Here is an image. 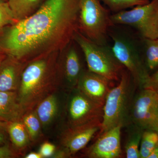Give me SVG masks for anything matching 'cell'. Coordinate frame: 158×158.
Instances as JSON below:
<instances>
[{
  "instance_id": "cell-1",
  "label": "cell",
  "mask_w": 158,
  "mask_h": 158,
  "mask_svg": "<svg viewBox=\"0 0 158 158\" xmlns=\"http://www.w3.org/2000/svg\"><path fill=\"white\" fill-rule=\"evenodd\" d=\"M79 0H46L0 31V54L28 64L63 52L78 31Z\"/></svg>"
},
{
  "instance_id": "cell-2",
  "label": "cell",
  "mask_w": 158,
  "mask_h": 158,
  "mask_svg": "<svg viewBox=\"0 0 158 158\" xmlns=\"http://www.w3.org/2000/svg\"><path fill=\"white\" fill-rule=\"evenodd\" d=\"M61 52L36 59L27 64L17 91L19 101L26 112L35 110L46 98L55 94L62 80Z\"/></svg>"
},
{
  "instance_id": "cell-3",
  "label": "cell",
  "mask_w": 158,
  "mask_h": 158,
  "mask_svg": "<svg viewBox=\"0 0 158 158\" xmlns=\"http://www.w3.org/2000/svg\"><path fill=\"white\" fill-rule=\"evenodd\" d=\"M119 81L106 98L98 135L118 126L127 127L131 123V109L138 88L127 70L123 71Z\"/></svg>"
},
{
  "instance_id": "cell-4",
  "label": "cell",
  "mask_w": 158,
  "mask_h": 158,
  "mask_svg": "<svg viewBox=\"0 0 158 158\" xmlns=\"http://www.w3.org/2000/svg\"><path fill=\"white\" fill-rule=\"evenodd\" d=\"M73 40L84 53L88 70L110 81H119L124 67L112 51L106 48L105 46L88 39L78 31L75 34Z\"/></svg>"
},
{
  "instance_id": "cell-5",
  "label": "cell",
  "mask_w": 158,
  "mask_h": 158,
  "mask_svg": "<svg viewBox=\"0 0 158 158\" xmlns=\"http://www.w3.org/2000/svg\"><path fill=\"white\" fill-rule=\"evenodd\" d=\"M111 25L110 15L99 0H79L78 29L84 36L105 46Z\"/></svg>"
},
{
  "instance_id": "cell-6",
  "label": "cell",
  "mask_w": 158,
  "mask_h": 158,
  "mask_svg": "<svg viewBox=\"0 0 158 158\" xmlns=\"http://www.w3.org/2000/svg\"><path fill=\"white\" fill-rule=\"evenodd\" d=\"M112 25H125L138 30L144 39H158V0L110 15Z\"/></svg>"
},
{
  "instance_id": "cell-7",
  "label": "cell",
  "mask_w": 158,
  "mask_h": 158,
  "mask_svg": "<svg viewBox=\"0 0 158 158\" xmlns=\"http://www.w3.org/2000/svg\"><path fill=\"white\" fill-rule=\"evenodd\" d=\"M130 118L131 123L158 133V92L138 89L133 100Z\"/></svg>"
},
{
  "instance_id": "cell-8",
  "label": "cell",
  "mask_w": 158,
  "mask_h": 158,
  "mask_svg": "<svg viewBox=\"0 0 158 158\" xmlns=\"http://www.w3.org/2000/svg\"><path fill=\"white\" fill-rule=\"evenodd\" d=\"M112 52L117 60L127 69L138 89L143 88L150 74L134 46L128 40L113 37Z\"/></svg>"
},
{
  "instance_id": "cell-9",
  "label": "cell",
  "mask_w": 158,
  "mask_h": 158,
  "mask_svg": "<svg viewBox=\"0 0 158 158\" xmlns=\"http://www.w3.org/2000/svg\"><path fill=\"white\" fill-rule=\"evenodd\" d=\"M102 121L98 119L85 124L67 126L60 137V150L68 157L85 148L95 134L99 132Z\"/></svg>"
},
{
  "instance_id": "cell-10",
  "label": "cell",
  "mask_w": 158,
  "mask_h": 158,
  "mask_svg": "<svg viewBox=\"0 0 158 158\" xmlns=\"http://www.w3.org/2000/svg\"><path fill=\"white\" fill-rule=\"evenodd\" d=\"M73 90L69 102L67 126L79 125L102 119L103 106L94 101L77 88Z\"/></svg>"
},
{
  "instance_id": "cell-11",
  "label": "cell",
  "mask_w": 158,
  "mask_h": 158,
  "mask_svg": "<svg viewBox=\"0 0 158 158\" xmlns=\"http://www.w3.org/2000/svg\"><path fill=\"white\" fill-rule=\"evenodd\" d=\"M121 126L110 129L99 135L98 138L86 150L90 158H118L122 155Z\"/></svg>"
},
{
  "instance_id": "cell-12",
  "label": "cell",
  "mask_w": 158,
  "mask_h": 158,
  "mask_svg": "<svg viewBox=\"0 0 158 158\" xmlns=\"http://www.w3.org/2000/svg\"><path fill=\"white\" fill-rule=\"evenodd\" d=\"M111 81L88 70L82 72L76 88L94 101L104 106Z\"/></svg>"
},
{
  "instance_id": "cell-13",
  "label": "cell",
  "mask_w": 158,
  "mask_h": 158,
  "mask_svg": "<svg viewBox=\"0 0 158 158\" xmlns=\"http://www.w3.org/2000/svg\"><path fill=\"white\" fill-rule=\"evenodd\" d=\"M26 63L6 56L0 65V91H18Z\"/></svg>"
},
{
  "instance_id": "cell-14",
  "label": "cell",
  "mask_w": 158,
  "mask_h": 158,
  "mask_svg": "<svg viewBox=\"0 0 158 158\" xmlns=\"http://www.w3.org/2000/svg\"><path fill=\"white\" fill-rule=\"evenodd\" d=\"M69 47L63 56H60V69L62 79H65L67 87L73 90L82 73L81 66L76 49L70 44Z\"/></svg>"
},
{
  "instance_id": "cell-15",
  "label": "cell",
  "mask_w": 158,
  "mask_h": 158,
  "mask_svg": "<svg viewBox=\"0 0 158 158\" xmlns=\"http://www.w3.org/2000/svg\"><path fill=\"white\" fill-rule=\"evenodd\" d=\"M26 113L17 91H0V122L8 123L22 120Z\"/></svg>"
},
{
  "instance_id": "cell-16",
  "label": "cell",
  "mask_w": 158,
  "mask_h": 158,
  "mask_svg": "<svg viewBox=\"0 0 158 158\" xmlns=\"http://www.w3.org/2000/svg\"><path fill=\"white\" fill-rule=\"evenodd\" d=\"M6 127L12 147L19 153L31 141L25 126L21 120L6 123Z\"/></svg>"
},
{
  "instance_id": "cell-17",
  "label": "cell",
  "mask_w": 158,
  "mask_h": 158,
  "mask_svg": "<svg viewBox=\"0 0 158 158\" xmlns=\"http://www.w3.org/2000/svg\"><path fill=\"white\" fill-rule=\"evenodd\" d=\"M58 103L55 94H51L42 101L35 109L41 125L46 126L50 123L58 112Z\"/></svg>"
},
{
  "instance_id": "cell-18",
  "label": "cell",
  "mask_w": 158,
  "mask_h": 158,
  "mask_svg": "<svg viewBox=\"0 0 158 158\" xmlns=\"http://www.w3.org/2000/svg\"><path fill=\"white\" fill-rule=\"evenodd\" d=\"M41 0H9L7 2L16 22L29 17L39 8Z\"/></svg>"
},
{
  "instance_id": "cell-19",
  "label": "cell",
  "mask_w": 158,
  "mask_h": 158,
  "mask_svg": "<svg viewBox=\"0 0 158 158\" xmlns=\"http://www.w3.org/2000/svg\"><path fill=\"white\" fill-rule=\"evenodd\" d=\"M127 127L128 133L124 147L126 156L127 158H140L139 148L144 130L132 123Z\"/></svg>"
},
{
  "instance_id": "cell-20",
  "label": "cell",
  "mask_w": 158,
  "mask_h": 158,
  "mask_svg": "<svg viewBox=\"0 0 158 158\" xmlns=\"http://www.w3.org/2000/svg\"><path fill=\"white\" fill-rule=\"evenodd\" d=\"M22 121L28 133L31 141H35L39 137L41 124L35 110L26 112Z\"/></svg>"
},
{
  "instance_id": "cell-21",
  "label": "cell",
  "mask_w": 158,
  "mask_h": 158,
  "mask_svg": "<svg viewBox=\"0 0 158 158\" xmlns=\"http://www.w3.org/2000/svg\"><path fill=\"white\" fill-rule=\"evenodd\" d=\"M158 144V133L150 130H144L139 148L140 158H148Z\"/></svg>"
},
{
  "instance_id": "cell-22",
  "label": "cell",
  "mask_w": 158,
  "mask_h": 158,
  "mask_svg": "<svg viewBox=\"0 0 158 158\" xmlns=\"http://www.w3.org/2000/svg\"><path fill=\"white\" fill-rule=\"evenodd\" d=\"M145 40L146 67L153 70L158 68V39Z\"/></svg>"
},
{
  "instance_id": "cell-23",
  "label": "cell",
  "mask_w": 158,
  "mask_h": 158,
  "mask_svg": "<svg viewBox=\"0 0 158 158\" xmlns=\"http://www.w3.org/2000/svg\"><path fill=\"white\" fill-rule=\"evenodd\" d=\"M106 5L113 10L119 11L131 7L144 5L149 0H102Z\"/></svg>"
},
{
  "instance_id": "cell-24",
  "label": "cell",
  "mask_w": 158,
  "mask_h": 158,
  "mask_svg": "<svg viewBox=\"0 0 158 158\" xmlns=\"http://www.w3.org/2000/svg\"><path fill=\"white\" fill-rule=\"evenodd\" d=\"M16 22L8 2L0 1V31L6 26Z\"/></svg>"
},
{
  "instance_id": "cell-25",
  "label": "cell",
  "mask_w": 158,
  "mask_h": 158,
  "mask_svg": "<svg viewBox=\"0 0 158 158\" xmlns=\"http://www.w3.org/2000/svg\"><path fill=\"white\" fill-rule=\"evenodd\" d=\"M18 156L19 153L9 143L0 146V158H15Z\"/></svg>"
},
{
  "instance_id": "cell-26",
  "label": "cell",
  "mask_w": 158,
  "mask_h": 158,
  "mask_svg": "<svg viewBox=\"0 0 158 158\" xmlns=\"http://www.w3.org/2000/svg\"><path fill=\"white\" fill-rule=\"evenodd\" d=\"M143 88L150 89L158 92V70L148 78Z\"/></svg>"
},
{
  "instance_id": "cell-27",
  "label": "cell",
  "mask_w": 158,
  "mask_h": 158,
  "mask_svg": "<svg viewBox=\"0 0 158 158\" xmlns=\"http://www.w3.org/2000/svg\"><path fill=\"white\" fill-rule=\"evenodd\" d=\"M55 145L48 142H46L40 146L39 153L43 158H48L53 156L56 151Z\"/></svg>"
},
{
  "instance_id": "cell-28",
  "label": "cell",
  "mask_w": 158,
  "mask_h": 158,
  "mask_svg": "<svg viewBox=\"0 0 158 158\" xmlns=\"http://www.w3.org/2000/svg\"><path fill=\"white\" fill-rule=\"evenodd\" d=\"M6 123L0 122V146L8 143V133L6 131Z\"/></svg>"
},
{
  "instance_id": "cell-29",
  "label": "cell",
  "mask_w": 158,
  "mask_h": 158,
  "mask_svg": "<svg viewBox=\"0 0 158 158\" xmlns=\"http://www.w3.org/2000/svg\"><path fill=\"white\" fill-rule=\"evenodd\" d=\"M26 158H42V156L39 152H31L25 156Z\"/></svg>"
},
{
  "instance_id": "cell-30",
  "label": "cell",
  "mask_w": 158,
  "mask_h": 158,
  "mask_svg": "<svg viewBox=\"0 0 158 158\" xmlns=\"http://www.w3.org/2000/svg\"><path fill=\"white\" fill-rule=\"evenodd\" d=\"M148 158H158V144L155 147L150 154Z\"/></svg>"
},
{
  "instance_id": "cell-31",
  "label": "cell",
  "mask_w": 158,
  "mask_h": 158,
  "mask_svg": "<svg viewBox=\"0 0 158 158\" xmlns=\"http://www.w3.org/2000/svg\"><path fill=\"white\" fill-rule=\"evenodd\" d=\"M6 56H5V55H1V54H0V65H1L2 62L4 59L6 58Z\"/></svg>"
},
{
  "instance_id": "cell-32",
  "label": "cell",
  "mask_w": 158,
  "mask_h": 158,
  "mask_svg": "<svg viewBox=\"0 0 158 158\" xmlns=\"http://www.w3.org/2000/svg\"><path fill=\"white\" fill-rule=\"evenodd\" d=\"M8 1H9V0H0V1H2V2H7Z\"/></svg>"
}]
</instances>
